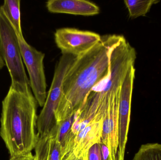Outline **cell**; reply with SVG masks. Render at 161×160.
I'll list each match as a JSON object with an SVG mask.
<instances>
[{"instance_id": "6da1fadb", "label": "cell", "mask_w": 161, "mask_h": 160, "mask_svg": "<svg viewBox=\"0 0 161 160\" xmlns=\"http://www.w3.org/2000/svg\"><path fill=\"white\" fill-rule=\"evenodd\" d=\"M124 38L120 35L101 36L95 46L75 58L64 77L62 97L55 112L57 123L77 112L92 89L108 78L111 52Z\"/></svg>"}, {"instance_id": "7a4b0ae2", "label": "cell", "mask_w": 161, "mask_h": 160, "mask_svg": "<svg viewBox=\"0 0 161 160\" xmlns=\"http://www.w3.org/2000/svg\"><path fill=\"white\" fill-rule=\"evenodd\" d=\"M136 50L124 39L110 54V73L108 79L89 93L80 110L75 114L72 129L79 132L90 122L101 120L109 107L120 98L121 87L130 66L135 65Z\"/></svg>"}, {"instance_id": "3957f363", "label": "cell", "mask_w": 161, "mask_h": 160, "mask_svg": "<svg viewBox=\"0 0 161 160\" xmlns=\"http://www.w3.org/2000/svg\"><path fill=\"white\" fill-rule=\"evenodd\" d=\"M36 105L33 95L11 87L2 102L0 136L11 157L27 155L35 149L39 138Z\"/></svg>"}, {"instance_id": "277c9868", "label": "cell", "mask_w": 161, "mask_h": 160, "mask_svg": "<svg viewBox=\"0 0 161 160\" xmlns=\"http://www.w3.org/2000/svg\"><path fill=\"white\" fill-rule=\"evenodd\" d=\"M0 55L11 79L10 87L28 95H32L30 82L23 63L18 35L0 8Z\"/></svg>"}, {"instance_id": "5b68a950", "label": "cell", "mask_w": 161, "mask_h": 160, "mask_svg": "<svg viewBox=\"0 0 161 160\" xmlns=\"http://www.w3.org/2000/svg\"><path fill=\"white\" fill-rule=\"evenodd\" d=\"M21 53L29 76L30 87L40 107L44 105L47 97V83L43 60L45 54L27 43L24 38H19Z\"/></svg>"}, {"instance_id": "8992f818", "label": "cell", "mask_w": 161, "mask_h": 160, "mask_svg": "<svg viewBox=\"0 0 161 160\" xmlns=\"http://www.w3.org/2000/svg\"><path fill=\"white\" fill-rule=\"evenodd\" d=\"M101 37L97 33L75 28H60L54 34L55 41L62 54H69L75 57L92 49L100 41Z\"/></svg>"}, {"instance_id": "52a82bcc", "label": "cell", "mask_w": 161, "mask_h": 160, "mask_svg": "<svg viewBox=\"0 0 161 160\" xmlns=\"http://www.w3.org/2000/svg\"><path fill=\"white\" fill-rule=\"evenodd\" d=\"M134 65L130 66L121 87L118 110V144L117 159H125L130 122L131 99L135 77Z\"/></svg>"}, {"instance_id": "ba28073f", "label": "cell", "mask_w": 161, "mask_h": 160, "mask_svg": "<svg viewBox=\"0 0 161 160\" xmlns=\"http://www.w3.org/2000/svg\"><path fill=\"white\" fill-rule=\"evenodd\" d=\"M119 99L109 107L102 118L101 142L108 147L111 160H118Z\"/></svg>"}, {"instance_id": "9c48e42d", "label": "cell", "mask_w": 161, "mask_h": 160, "mask_svg": "<svg viewBox=\"0 0 161 160\" xmlns=\"http://www.w3.org/2000/svg\"><path fill=\"white\" fill-rule=\"evenodd\" d=\"M46 7L51 13H64L80 16H94L99 14V7L85 0H49Z\"/></svg>"}, {"instance_id": "30bf717a", "label": "cell", "mask_w": 161, "mask_h": 160, "mask_svg": "<svg viewBox=\"0 0 161 160\" xmlns=\"http://www.w3.org/2000/svg\"><path fill=\"white\" fill-rule=\"evenodd\" d=\"M102 119L90 122L78 132L74 140L73 153L77 158L87 156L88 150L94 145L101 142Z\"/></svg>"}, {"instance_id": "8fae6325", "label": "cell", "mask_w": 161, "mask_h": 160, "mask_svg": "<svg viewBox=\"0 0 161 160\" xmlns=\"http://www.w3.org/2000/svg\"><path fill=\"white\" fill-rule=\"evenodd\" d=\"M36 160H61L62 150L52 133L39 137L35 147Z\"/></svg>"}, {"instance_id": "7c38bea8", "label": "cell", "mask_w": 161, "mask_h": 160, "mask_svg": "<svg viewBox=\"0 0 161 160\" xmlns=\"http://www.w3.org/2000/svg\"><path fill=\"white\" fill-rule=\"evenodd\" d=\"M75 114L57 123L51 131L55 138L60 145L63 152L71 146L74 144L75 136L72 132V128L75 119Z\"/></svg>"}, {"instance_id": "4fadbf2b", "label": "cell", "mask_w": 161, "mask_h": 160, "mask_svg": "<svg viewBox=\"0 0 161 160\" xmlns=\"http://www.w3.org/2000/svg\"><path fill=\"white\" fill-rule=\"evenodd\" d=\"M20 1L5 0L0 7L15 29L19 38H24L20 21Z\"/></svg>"}, {"instance_id": "5bb4252c", "label": "cell", "mask_w": 161, "mask_h": 160, "mask_svg": "<svg viewBox=\"0 0 161 160\" xmlns=\"http://www.w3.org/2000/svg\"><path fill=\"white\" fill-rule=\"evenodd\" d=\"M157 0H125L124 3L129 11L130 18L135 19L145 16L152 6L159 3Z\"/></svg>"}, {"instance_id": "9a60e30c", "label": "cell", "mask_w": 161, "mask_h": 160, "mask_svg": "<svg viewBox=\"0 0 161 160\" xmlns=\"http://www.w3.org/2000/svg\"><path fill=\"white\" fill-rule=\"evenodd\" d=\"M132 160H161V144L142 145Z\"/></svg>"}, {"instance_id": "2e32d148", "label": "cell", "mask_w": 161, "mask_h": 160, "mask_svg": "<svg viewBox=\"0 0 161 160\" xmlns=\"http://www.w3.org/2000/svg\"><path fill=\"white\" fill-rule=\"evenodd\" d=\"M87 159L88 160H101L99 143L94 145L88 150Z\"/></svg>"}, {"instance_id": "e0dca14e", "label": "cell", "mask_w": 161, "mask_h": 160, "mask_svg": "<svg viewBox=\"0 0 161 160\" xmlns=\"http://www.w3.org/2000/svg\"><path fill=\"white\" fill-rule=\"evenodd\" d=\"M99 145L100 147L101 160H111L108 147L104 144L102 142H99Z\"/></svg>"}, {"instance_id": "ac0fdd59", "label": "cell", "mask_w": 161, "mask_h": 160, "mask_svg": "<svg viewBox=\"0 0 161 160\" xmlns=\"http://www.w3.org/2000/svg\"><path fill=\"white\" fill-rule=\"evenodd\" d=\"M34 159L35 156H33L32 153H30L24 156L11 157L10 160H34Z\"/></svg>"}, {"instance_id": "d6986e66", "label": "cell", "mask_w": 161, "mask_h": 160, "mask_svg": "<svg viewBox=\"0 0 161 160\" xmlns=\"http://www.w3.org/2000/svg\"><path fill=\"white\" fill-rule=\"evenodd\" d=\"M5 66V64L2 58V56L0 55V70Z\"/></svg>"}, {"instance_id": "ffe728a7", "label": "cell", "mask_w": 161, "mask_h": 160, "mask_svg": "<svg viewBox=\"0 0 161 160\" xmlns=\"http://www.w3.org/2000/svg\"><path fill=\"white\" fill-rule=\"evenodd\" d=\"M77 160H88L87 159V155L85 156H81L80 157L77 158Z\"/></svg>"}, {"instance_id": "44dd1931", "label": "cell", "mask_w": 161, "mask_h": 160, "mask_svg": "<svg viewBox=\"0 0 161 160\" xmlns=\"http://www.w3.org/2000/svg\"><path fill=\"white\" fill-rule=\"evenodd\" d=\"M34 160H36V159H35H35H34Z\"/></svg>"}]
</instances>
